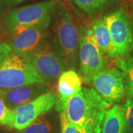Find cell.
<instances>
[{"label":"cell","instance_id":"6da1fadb","mask_svg":"<svg viewBox=\"0 0 133 133\" xmlns=\"http://www.w3.org/2000/svg\"><path fill=\"white\" fill-rule=\"evenodd\" d=\"M109 106L94 89L84 87L68 101L65 112L69 121L80 133H101Z\"/></svg>","mask_w":133,"mask_h":133},{"label":"cell","instance_id":"8fae6325","mask_svg":"<svg viewBox=\"0 0 133 133\" xmlns=\"http://www.w3.org/2000/svg\"><path fill=\"white\" fill-rule=\"evenodd\" d=\"M47 84H32L12 89H0V92L8 107L14 109L48 92Z\"/></svg>","mask_w":133,"mask_h":133},{"label":"cell","instance_id":"9a60e30c","mask_svg":"<svg viewBox=\"0 0 133 133\" xmlns=\"http://www.w3.org/2000/svg\"><path fill=\"white\" fill-rule=\"evenodd\" d=\"M79 9L87 15L93 16L102 12L113 0H72Z\"/></svg>","mask_w":133,"mask_h":133},{"label":"cell","instance_id":"2e32d148","mask_svg":"<svg viewBox=\"0 0 133 133\" xmlns=\"http://www.w3.org/2000/svg\"><path fill=\"white\" fill-rule=\"evenodd\" d=\"M117 64L124 77L125 90L128 98H133V58L129 59L119 58Z\"/></svg>","mask_w":133,"mask_h":133},{"label":"cell","instance_id":"5bb4252c","mask_svg":"<svg viewBox=\"0 0 133 133\" xmlns=\"http://www.w3.org/2000/svg\"><path fill=\"white\" fill-rule=\"evenodd\" d=\"M85 30L96 43L102 53L107 54L111 46V36L104 19L97 18L92 20L89 25L84 27Z\"/></svg>","mask_w":133,"mask_h":133},{"label":"cell","instance_id":"277c9868","mask_svg":"<svg viewBox=\"0 0 133 133\" xmlns=\"http://www.w3.org/2000/svg\"><path fill=\"white\" fill-rule=\"evenodd\" d=\"M111 36L108 56L120 58L127 55L133 48V34L128 16L124 10H118L104 17Z\"/></svg>","mask_w":133,"mask_h":133},{"label":"cell","instance_id":"ba28073f","mask_svg":"<svg viewBox=\"0 0 133 133\" xmlns=\"http://www.w3.org/2000/svg\"><path fill=\"white\" fill-rule=\"evenodd\" d=\"M57 95L52 91L37 97L24 104L13 109L14 121L12 128L22 130L55 107Z\"/></svg>","mask_w":133,"mask_h":133},{"label":"cell","instance_id":"4fadbf2b","mask_svg":"<svg viewBox=\"0 0 133 133\" xmlns=\"http://www.w3.org/2000/svg\"><path fill=\"white\" fill-rule=\"evenodd\" d=\"M101 133H129L123 107L115 104L106 111Z\"/></svg>","mask_w":133,"mask_h":133},{"label":"cell","instance_id":"8992f818","mask_svg":"<svg viewBox=\"0 0 133 133\" xmlns=\"http://www.w3.org/2000/svg\"><path fill=\"white\" fill-rule=\"evenodd\" d=\"M56 33L62 53L68 66L75 67L78 49H79V34L71 15L61 6L56 10Z\"/></svg>","mask_w":133,"mask_h":133},{"label":"cell","instance_id":"e0dca14e","mask_svg":"<svg viewBox=\"0 0 133 133\" xmlns=\"http://www.w3.org/2000/svg\"><path fill=\"white\" fill-rule=\"evenodd\" d=\"M53 127L51 123L44 115L36 119L33 124L21 130L20 133H52Z\"/></svg>","mask_w":133,"mask_h":133},{"label":"cell","instance_id":"5b68a950","mask_svg":"<svg viewBox=\"0 0 133 133\" xmlns=\"http://www.w3.org/2000/svg\"><path fill=\"white\" fill-rule=\"evenodd\" d=\"M26 56L44 79H56L68 66L63 53L46 42Z\"/></svg>","mask_w":133,"mask_h":133},{"label":"cell","instance_id":"9c48e42d","mask_svg":"<svg viewBox=\"0 0 133 133\" xmlns=\"http://www.w3.org/2000/svg\"><path fill=\"white\" fill-rule=\"evenodd\" d=\"M91 82L97 93L109 105L121 101L126 93L122 72L115 68L103 69Z\"/></svg>","mask_w":133,"mask_h":133},{"label":"cell","instance_id":"7a4b0ae2","mask_svg":"<svg viewBox=\"0 0 133 133\" xmlns=\"http://www.w3.org/2000/svg\"><path fill=\"white\" fill-rule=\"evenodd\" d=\"M32 84H47L26 56L15 52L8 43L0 44V89Z\"/></svg>","mask_w":133,"mask_h":133},{"label":"cell","instance_id":"30bf717a","mask_svg":"<svg viewBox=\"0 0 133 133\" xmlns=\"http://www.w3.org/2000/svg\"><path fill=\"white\" fill-rule=\"evenodd\" d=\"M50 24V22L30 28L14 36L7 43L15 52L26 56L45 42Z\"/></svg>","mask_w":133,"mask_h":133},{"label":"cell","instance_id":"7c38bea8","mask_svg":"<svg viewBox=\"0 0 133 133\" xmlns=\"http://www.w3.org/2000/svg\"><path fill=\"white\" fill-rule=\"evenodd\" d=\"M81 76L73 70L62 72L58 81V95L55 109L58 112L66 109L68 101L82 89Z\"/></svg>","mask_w":133,"mask_h":133},{"label":"cell","instance_id":"ffe728a7","mask_svg":"<svg viewBox=\"0 0 133 133\" xmlns=\"http://www.w3.org/2000/svg\"><path fill=\"white\" fill-rule=\"evenodd\" d=\"M58 113H59L60 121H61L62 133H80L69 121L65 110L64 111H61Z\"/></svg>","mask_w":133,"mask_h":133},{"label":"cell","instance_id":"ac0fdd59","mask_svg":"<svg viewBox=\"0 0 133 133\" xmlns=\"http://www.w3.org/2000/svg\"><path fill=\"white\" fill-rule=\"evenodd\" d=\"M14 121V112L8 107L0 92V124L12 127Z\"/></svg>","mask_w":133,"mask_h":133},{"label":"cell","instance_id":"d6986e66","mask_svg":"<svg viewBox=\"0 0 133 133\" xmlns=\"http://www.w3.org/2000/svg\"><path fill=\"white\" fill-rule=\"evenodd\" d=\"M129 133H133V98H128L123 106Z\"/></svg>","mask_w":133,"mask_h":133},{"label":"cell","instance_id":"3957f363","mask_svg":"<svg viewBox=\"0 0 133 133\" xmlns=\"http://www.w3.org/2000/svg\"><path fill=\"white\" fill-rule=\"evenodd\" d=\"M56 1L48 0L13 10L5 15V24L11 33L18 35L33 26L51 22Z\"/></svg>","mask_w":133,"mask_h":133},{"label":"cell","instance_id":"52a82bcc","mask_svg":"<svg viewBox=\"0 0 133 133\" xmlns=\"http://www.w3.org/2000/svg\"><path fill=\"white\" fill-rule=\"evenodd\" d=\"M80 74L86 84L92 81L94 76L104 69V54L84 28L79 36Z\"/></svg>","mask_w":133,"mask_h":133},{"label":"cell","instance_id":"44dd1931","mask_svg":"<svg viewBox=\"0 0 133 133\" xmlns=\"http://www.w3.org/2000/svg\"><path fill=\"white\" fill-rule=\"evenodd\" d=\"M28 0H0V7L1 8H6L10 7L14 5H18L21 2H23Z\"/></svg>","mask_w":133,"mask_h":133}]
</instances>
